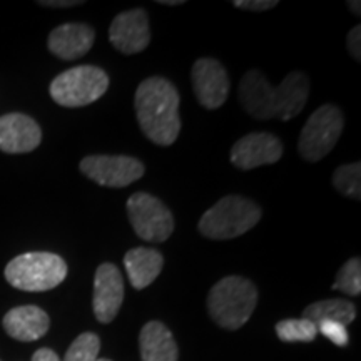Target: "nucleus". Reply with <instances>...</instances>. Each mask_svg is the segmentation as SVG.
<instances>
[{"instance_id":"1","label":"nucleus","mask_w":361,"mask_h":361,"mask_svg":"<svg viewBox=\"0 0 361 361\" xmlns=\"http://www.w3.org/2000/svg\"><path fill=\"white\" fill-rule=\"evenodd\" d=\"M308 96L310 79L301 71L290 72L279 85H271L258 69L246 72L239 82V101L258 121H291L305 109Z\"/></svg>"},{"instance_id":"2","label":"nucleus","mask_w":361,"mask_h":361,"mask_svg":"<svg viewBox=\"0 0 361 361\" xmlns=\"http://www.w3.org/2000/svg\"><path fill=\"white\" fill-rule=\"evenodd\" d=\"M179 92L171 80L154 75L139 84L134 107L144 135L157 146H173L180 133Z\"/></svg>"},{"instance_id":"3","label":"nucleus","mask_w":361,"mask_h":361,"mask_svg":"<svg viewBox=\"0 0 361 361\" xmlns=\"http://www.w3.org/2000/svg\"><path fill=\"white\" fill-rule=\"evenodd\" d=\"M258 305V290L247 278L226 276L211 288L207 311L213 322L224 329H239L251 318Z\"/></svg>"},{"instance_id":"4","label":"nucleus","mask_w":361,"mask_h":361,"mask_svg":"<svg viewBox=\"0 0 361 361\" xmlns=\"http://www.w3.org/2000/svg\"><path fill=\"white\" fill-rule=\"evenodd\" d=\"M263 211L247 197L229 194L221 197L201 216L197 229L202 236L214 241H226L243 236L261 221Z\"/></svg>"},{"instance_id":"5","label":"nucleus","mask_w":361,"mask_h":361,"mask_svg":"<svg viewBox=\"0 0 361 361\" xmlns=\"http://www.w3.org/2000/svg\"><path fill=\"white\" fill-rule=\"evenodd\" d=\"M67 276V264L61 256L32 251L13 258L6 266V279L20 291L40 293L57 288Z\"/></svg>"},{"instance_id":"6","label":"nucleus","mask_w":361,"mask_h":361,"mask_svg":"<svg viewBox=\"0 0 361 361\" xmlns=\"http://www.w3.org/2000/svg\"><path fill=\"white\" fill-rule=\"evenodd\" d=\"M109 75L96 66H78L59 74L51 82V97L62 107H84L101 99L109 89Z\"/></svg>"},{"instance_id":"7","label":"nucleus","mask_w":361,"mask_h":361,"mask_svg":"<svg viewBox=\"0 0 361 361\" xmlns=\"http://www.w3.org/2000/svg\"><path fill=\"white\" fill-rule=\"evenodd\" d=\"M345 128V117L335 104H323L308 117L298 141V151L308 162H318L326 157Z\"/></svg>"},{"instance_id":"8","label":"nucleus","mask_w":361,"mask_h":361,"mask_svg":"<svg viewBox=\"0 0 361 361\" xmlns=\"http://www.w3.org/2000/svg\"><path fill=\"white\" fill-rule=\"evenodd\" d=\"M135 234L147 243H164L174 231V218L161 200L152 194L134 192L126 204Z\"/></svg>"},{"instance_id":"9","label":"nucleus","mask_w":361,"mask_h":361,"mask_svg":"<svg viewBox=\"0 0 361 361\" xmlns=\"http://www.w3.org/2000/svg\"><path fill=\"white\" fill-rule=\"evenodd\" d=\"M80 173L106 188H126L144 176V164L130 156H87L80 161Z\"/></svg>"},{"instance_id":"10","label":"nucleus","mask_w":361,"mask_h":361,"mask_svg":"<svg viewBox=\"0 0 361 361\" xmlns=\"http://www.w3.org/2000/svg\"><path fill=\"white\" fill-rule=\"evenodd\" d=\"M191 82L197 102L209 111L223 106L231 90V80L224 66L211 57H201L194 62Z\"/></svg>"},{"instance_id":"11","label":"nucleus","mask_w":361,"mask_h":361,"mask_svg":"<svg viewBox=\"0 0 361 361\" xmlns=\"http://www.w3.org/2000/svg\"><path fill=\"white\" fill-rule=\"evenodd\" d=\"M112 47L126 56L146 51L151 42L149 16L144 8H130L114 17L109 27Z\"/></svg>"},{"instance_id":"12","label":"nucleus","mask_w":361,"mask_h":361,"mask_svg":"<svg viewBox=\"0 0 361 361\" xmlns=\"http://www.w3.org/2000/svg\"><path fill=\"white\" fill-rule=\"evenodd\" d=\"M124 301V279L119 268L112 263H102L94 276L92 308L99 323L114 322Z\"/></svg>"},{"instance_id":"13","label":"nucleus","mask_w":361,"mask_h":361,"mask_svg":"<svg viewBox=\"0 0 361 361\" xmlns=\"http://www.w3.org/2000/svg\"><path fill=\"white\" fill-rule=\"evenodd\" d=\"M283 156V142L274 134L251 133L243 135L231 149V162L238 169L250 171L274 164Z\"/></svg>"},{"instance_id":"14","label":"nucleus","mask_w":361,"mask_h":361,"mask_svg":"<svg viewBox=\"0 0 361 361\" xmlns=\"http://www.w3.org/2000/svg\"><path fill=\"white\" fill-rule=\"evenodd\" d=\"M42 142V130L32 117L11 112L0 116V151L7 154H25Z\"/></svg>"},{"instance_id":"15","label":"nucleus","mask_w":361,"mask_h":361,"mask_svg":"<svg viewBox=\"0 0 361 361\" xmlns=\"http://www.w3.org/2000/svg\"><path fill=\"white\" fill-rule=\"evenodd\" d=\"M94 40H96V32L92 27L82 22H71L56 27L49 34L47 47L62 61H75L92 49Z\"/></svg>"},{"instance_id":"16","label":"nucleus","mask_w":361,"mask_h":361,"mask_svg":"<svg viewBox=\"0 0 361 361\" xmlns=\"http://www.w3.org/2000/svg\"><path fill=\"white\" fill-rule=\"evenodd\" d=\"M4 329L17 341H35L49 331L51 319L39 306H17L4 316Z\"/></svg>"},{"instance_id":"17","label":"nucleus","mask_w":361,"mask_h":361,"mask_svg":"<svg viewBox=\"0 0 361 361\" xmlns=\"http://www.w3.org/2000/svg\"><path fill=\"white\" fill-rule=\"evenodd\" d=\"M142 361H178L179 350L171 329L161 322H149L139 335Z\"/></svg>"},{"instance_id":"18","label":"nucleus","mask_w":361,"mask_h":361,"mask_svg":"<svg viewBox=\"0 0 361 361\" xmlns=\"http://www.w3.org/2000/svg\"><path fill=\"white\" fill-rule=\"evenodd\" d=\"M124 266L134 290H144L161 274L164 256L152 247H134L126 252Z\"/></svg>"},{"instance_id":"19","label":"nucleus","mask_w":361,"mask_h":361,"mask_svg":"<svg viewBox=\"0 0 361 361\" xmlns=\"http://www.w3.org/2000/svg\"><path fill=\"white\" fill-rule=\"evenodd\" d=\"M303 318L310 319V322L314 324H319L323 322H333L340 323L343 326H348L350 323L355 322L356 308L351 301L341 300V298L323 300L310 305L308 308L305 310Z\"/></svg>"},{"instance_id":"20","label":"nucleus","mask_w":361,"mask_h":361,"mask_svg":"<svg viewBox=\"0 0 361 361\" xmlns=\"http://www.w3.org/2000/svg\"><path fill=\"white\" fill-rule=\"evenodd\" d=\"M101 351V340L96 333H82L72 341L66 358L61 360L51 348H40L34 353L32 361H96Z\"/></svg>"},{"instance_id":"21","label":"nucleus","mask_w":361,"mask_h":361,"mask_svg":"<svg viewBox=\"0 0 361 361\" xmlns=\"http://www.w3.org/2000/svg\"><path fill=\"white\" fill-rule=\"evenodd\" d=\"M276 335L284 343H310L318 335V328L310 319H283L276 324Z\"/></svg>"},{"instance_id":"22","label":"nucleus","mask_w":361,"mask_h":361,"mask_svg":"<svg viewBox=\"0 0 361 361\" xmlns=\"http://www.w3.org/2000/svg\"><path fill=\"white\" fill-rule=\"evenodd\" d=\"M333 186L343 196H348L351 200H361V164L351 162L343 164L333 174Z\"/></svg>"},{"instance_id":"23","label":"nucleus","mask_w":361,"mask_h":361,"mask_svg":"<svg viewBox=\"0 0 361 361\" xmlns=\"http://www.w3.org/2000/svg\"><path fill=\"white\" fill-rule=\"evenodd\" d=\"M333 290L343 291L350 296H358L361 293V261L351 258L341 266L336 274Z\"/></svg>"},{"instance_id":"24","label":"nucleus","mask_w":361,"mask_h":361,"mask_svg":"<svg viewBox=\"0 0 361 361\" xmlns=\"http://www.w3.org/2000/svg\"><path fill=\"white\" fill-rule=\"evenodd\" d=\"M318 331L322 333L323 336H326L329 341L335 343L336 346H346L348 345V331H346V326H343L340 323H333V322H323L319 324H316Z\"/></svg>"},{"instance_id":"25","label":"nucleus","mask_w":361,"mask_h":361,"mask_svg":"<svg viewBox=\"0 0 361 361\" xmlns=\"http://www.w3.org/2000/svg\"><path fill=\"white\" fill-rule=\"evenodd\" d=\"M233 6L241 11H250V12H264L271 11L278 6L276 0H236L233 2Z\"/></svg>"},{"instance_id":"26","label":"nucleus","mask_w":361,"mask_h":361,"mask_svg":"<svg viewBox=\"0 0 361 361\" xmlns=\"http://www.w3.org/2000/svg\"><path fill=\"white\" fill-rule=\"evenodd\" d=\"M346 44H348V51L351 57L360 61L361 59V27L355 25L353 29L350 30L348 39H346Z\"/></svg>"},{"instance_id":"27","label":"nucleus","mask_w":361,"mask_h":361,"mask_svg":"<svg viewBox=\"0 0 361 361\" xmlns=\"http://www.w3.org/2000/svg\"><path fill=\"white\" fill-rule=\"evenodd\" d=\"M82 0H42L39 2V6L44 7H61V8H67V7H78L82 6Z\"/></svg>"},{"instance_id":"28","label":"nucleus","mask_w":361,"mask_h":361,"mask_svg":"<svg viewBox=\"0 0 361 361\" xmlns=\"http://www.w3.org/2000/svg\"><path fill=\"white\" fill-rule=\"evenodd\" d=\"M157 4H161V6H168V7H173V6H183L184 0H159Z\"/></svg>"},{"instance_id":"29","label":"nucleus","mask_w":361,"mask_h":361,"mask_svg":"<svg viewBox=\"0 0 361 361\" xmlns=\"http://www.w3.org/2000/svg\"><path fill=\"white\" fill-rule=\"evenodd\" d=\"M348 6H350V8H351V12H355L356 16H360L361 13V4L360 2H348Z\"/></svg>"},{"instance_id":"30","label":"nucleus","mask_w":361,"mask_h":361,"mask_svg":"<svg viewBox=\"0 0 361 361\" xmlns=\"http://www.w3.org/2000/svg\"><path fill=\"white\" fill-rule=\"evenodd\" d=\"M96 361H111V360H107V358H97Z\"/></svg>"}]
</instances>
